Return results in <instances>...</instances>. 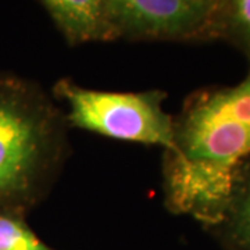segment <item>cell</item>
Returning a JSON list of instances; mask_svg holds the SVG:
<instances>
[{
	"instance_id": "obj_1",
	"label": "cell",
	"mask_w": 250,
	"mask_h": 250,
	"mask_svg": "<svg viewBox=\"0 0 250 250\" xmlns=\"http://www.w3.org/2000/svg\"><path fill=\"white\" fill-rule=\"evenodd\" d=\"M249 159L250 71L235 86L195 92L174 117V145L163 164L168 210L214 228Z\"/></svg>"
},
{
	"instance_id": "obj_2",
	"label": "cell",
	"mask_w": 250,
	"mask_h": 250,
	"mask_svg": "<svg viewBox=\"0 0 250 250\" xmlns=\"http://www.w3.org/2000/svg\"><path fill=\"white\" fill-rule=\"evenodd\" d=\"M65 124L35 82L0 72V211L25 214L45 197L65 157Z\"/></svg>"
},
{
	"instance_id": "obj_3",
	"label": "cell",
	"mask_w": 250,
	"mask_h": 250,
	"mask_svg": "<svg viewBox=\"0 0 250 250\" xmlns=\"http://www.w3.org/2000/svg\"><path fill=\"white\" fill-rule=\"evenodd\" d=\"M53 95L64 103V117L71 126L111 139L161 146L164 152L172 149L174 117L164 110L166 93L161 90L107 92L60 80Z\"/></svg>"
},
{
	"instance_id": "obj_4",
	"label": "cell",
	"mask_w": 250,
	"mask_h": 250,
	"mask_svg": "<svg viewBox=\"0 0 250 250\" xmlns=\"http://www.w3.org/2000/svg\"><path fill=\"white\" fill-rule=\"evenodd\" d=\"M116 35L189 39L215 31L214 10L190 0H106Z\"/></svg>"
},
{
	"instance_id": "obj_5",
	"label": "cell",
	"mask_w": 250,
	"mask_h": 250,
	"mask_svg": "<svg viewBox=\"0 0 250 250\" xmlns=\"http://www.w3.org/2000/svg\"><path fill=\"white\" fill-rule=\"evenodd\" d=\"M56 25L71 43L107 41L116 32L106 0H41Z\"/></svg>"
},
{
	"instance_id": "obj_6",
	"label": "cell",
	"mask_w": 250,
	"mask_h": 250,
	"mask_svg": "<svg viewBox=\"0 0 250 250\" xmlns=\"http://www.w3.org/2000/svg\"><path fill=\"white\" fill-rule=\"evenodd\" d=\"M214 228L238 250H250V159L238 172L223 218Z\"/></svg>"
},
{
	"instance_id": "obj_7",
	"label": "cell",
	"mask_w": 250,
	"mask_h": 250,
	"mask_svg": "<svg viewBox=\"0 0 250 250\" xmlns=\"http://www.w3.org/2000/svg\"><path fill=\"white\" fill-rule=\"evenodd\" d=\"M215 31L232 39L250 59V0H221Z\"/></svg>"
},
{
	"instance_id": "obj_8",
	"label": "cell",
	"mask_w": 250,
	"mask_h": 250,
	"mask_svg": "<svg viewBox=\"0 0 250 250\" xmlns=\"http://www.w3.org/2000/svg\"><path fill=\"white\" fill-rule=\"evenodd\" d=\"M0 250H56L25 223L24 214L0 211Z\"/></svg>"
},
{
	"instance_id": "obj_9",
	"label": "cell",
	"mask_w": 250,
	"mask_h": 250,
	"mask_svg": "<svg viewBox=\"0 0 250 250\" xmlns=\"http://www.w3.org/2000/svg\"><path fill=\"white\" fill-rule=\"evenodd\" d=\"M193 3H197V4H202V6H206L208 9L214 10L215 14L218 13V7H220V3L221 0H190Z\"/></svg>"
}]
</instances>
